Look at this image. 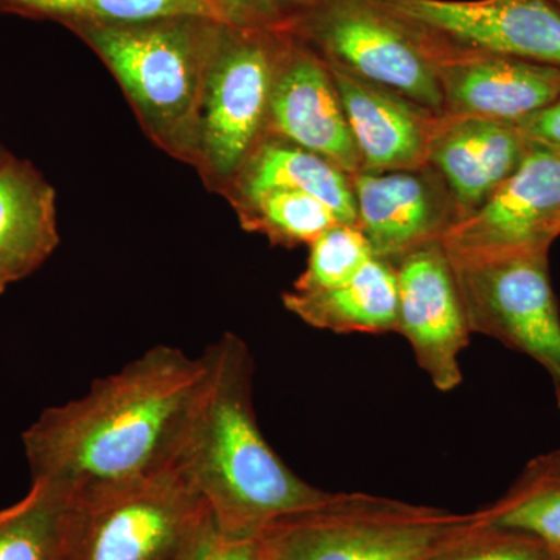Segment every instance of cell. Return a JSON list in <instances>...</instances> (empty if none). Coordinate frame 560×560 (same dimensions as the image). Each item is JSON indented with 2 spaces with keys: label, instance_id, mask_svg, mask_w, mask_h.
I'll return each instance as SVG.
<instances>
[{
  "label": "cell",
  "instance_id": "cell-1",
  "mask_svg": "<svg viewBox=\"0 0 560 560\" xmlns=\"http://www.w3.org/2000/svg\"><path fill=\"white\" fill-rule=\"evenodd\" d=\"M208 377L205 352L161 345L92 383L83 397L46 408L22 433L32 480L86 495L173 469Z\"/></svg>",
  "mask_w": 560,
  "mask_h": 560
},
{
  "label": "cell",
  "instance_id": "cell-2",
  "mask_svg": "<svg viewBox=\"0 0 560 560\" xmlns=\"http://www.w3.org/2000/svg\"><path fill=\"white\" fill-rule=\"evenodd\" d=\"M205 355L208 383L176 467L208 503L219 533L260 539L330 493L302 480L265 440L254 410L248 345L224 334Z\"/></svg>",
  "mask_w": 560,
  "mask_h": 560
},
{
  "label": "cell",
  "instance_id": "cell-3",
  "mask_svg": "<svg viewBox=\"0 0 560 560\" xmlns=\"http://www.w3.org/2000/svg\"><path fill=\"white\" fill-rule=\"evenodd\" d=\"M224 24L209 16H165L68 31L108 68L147 138L191 167L202 91Z\"/></svg>",
  "mask_w": 560,
  "mask_h": 560
},
{
  "label": "cell",
  "instance_id": "cell-4",
  "mask_svg": "<svg viewBox=\"0 0 560 560\" xmlns=\"http://www.w3.org/2000/svg\"><path fill=\"white\" fill-rule=\"evenodd\" d=\"M459 515L366 493H330L260 537L276 560H436L486 528Z\"/></svg>",
  "mask_w": 560,
  "mask_h": 560
},
{
  "label": "cell",
  "instance_id": "cell-5",
  "mask_svg": "<svg viewBox=\"0 0 560 560\" xmlns=\"http://www.w3.org/2000/svg\"><path fill=\"white\" fill-rule=\"evenodd\" d=\"M287 33L224 24L198 110L191 167L224 195L267 138L276 62Z\"/></svg>",
  "mask_w": 560,
  "mask_h": 560
},
{
  "label": "cell",
  "instance_id": "cell-6",
  "mask_svg": "<svg viewBox=\"0 0 560 560\" xmlns=\"http://www.w3.org/2000/svg\"><path fill=\"white\" fill-rule=\"evenodd\" d=\"M215 529L208 503L173 467L86 493L80 560H195Z\"/></svg>",
  "mask_w": 560,
  "mask_h": 560
},
{
  "label": "cell",
  "instance_id": "cell-7",
  "mask_svg": "<svg viewBox=\"0 0 560 560\" xmlns=\"http://www.w3.org/2000/svg\"><path fill=\"white\" fill-rule=\"evenodd\" d=\"M293 35L330 68L399 92L444 116L438 61L429 43L377 0H320Z\"/></svg>",
  "mask_w": 560,
  "mask_h": 560
},
{
  "label": "cell",
  "instance_id": "cell-8",
  "mask_svg": "<svg viewBox=\"0 0 560 560\" xmlns=\"http://www.w3.org/2000/svg\"><path fill=\"white\" fill-rule=\"evenodd\" d=\"M451 257L471 334L525 353L550 374L560 408V313L548 249Z\"/></svg>",
  "mask_w": 560,
  "mask_h": 560
},
{
  "label": "cell",
  "instance_id": "cell-9",
  "mask_svg": "<svg viewBox=\"0 0 560 560\" xmlns=\"http://www.w3.org/2000/svg\"><path fill=\"white\" fill-rule=\"evenodd\" d=\"M430 44L438 65L495 54L560 68V10L550 0H377Z\"/></svg>",
  "mask_w": 560,
  "mask_h": 560
},
{
  "label": "cell",
  "instance_id": "cell-10",
  "mask_svg": "<svg viewBox=\"0 0 560 560\" xmlns=\"http://www.w3.org/2000/svg\"><path fill=\"white\" fill-rule=\"evenodd\" d=\"M560 235V151L529 143L522 164L441 243L451 256L550 250Z\"/></svg>",
  "mask_w": 560,
  "mask_h": 560
},
{
  "label": "cell",
  "instance_id": "cell-11",
  "mask_svg": "<svg viewBox=\"0 0 560 560\" xmlns=\"http://www.w3.org/2000/svg\"><path fill=\"white\" fill-rule=\"evenodd\" d=\"M397 334L410 342L434 388L451 393L463 383L460 353L471 330L458 280L442 243L411 250L396 265Z\"/></svg>",
  "mask_w": 560,
  "mask_h": 560
},
{
  "label": "cell",
  "instance_id": "cell-12",
  "mask_svg": "<svg viewBox=\"0 0 560 560\" xmlns=\"http://www.w3.org/2000/svg\"><path fill=\"white\" fill-rule=\"evenodd\" d=\"M267 136L319 154L350 176L361 172L329 65L293 33H287L276 62Z\"/></svg>",
  "mask_w": 560,
  "mask_h": 560
},
{
  "label": "cell",
  "instance_id": "cell-13",
  "mask_svg": "<svg viewBox=\"0 0 560 560\" xmlns=\"http://www.w3.org/2000/svg\"><path fill=\"white\" fill-rule=\"evenodd\" d=\"M357 226L377 259L396 265L411 250L441 241L460 210L431 165L411 171L359 172L350 176Z\"/></svg>",
  "mask_w": 560,
  "mask_h": 560
},
{
  "label": "cell",
  "instance_id": "cell-14",
  "mask_svg": "<svg viewBox=\"0 0 560 560\" xmlns=\"http://www.w3.org/2000/svg\"><path fill=\"white\" fill-rule=\"evenodd\" d=\"M438 75L447 116L515 124L560 98V68L504 55H453Z\"/></svg>",
  "mask_w": 560,
  "mask_h": 560
},
{
  "label": "cell",
  "instance_id": "cell-15",
  "mask_svg": "<svg viewBox=\"0 0 560 560\" xmlns=\"http://www.w3.org/2000/svg\"><path fill=\"white\" fill-rule=\"evenodd\" d=\"M330 70L359 149L361 172L411 171L429 165L441 114L388 88L340 69Z\"/></svg>",
  "mask_w": 560,
  "mask_h": 560
},
{
  "label": "cell",
  "instance_id": "cell-16",
  "mask_svg": "<svg viewBox=\"0 0 560 560\" xmlns=\"http://www.w3.org/2000/svg\"><path fill=\"white\" fill-rule=\"evenodd\" d=\"M528 147L511 121L445 114L431 140L429 165L447 183L463 217L514 175Z\"/></svg>",
  "mask_w": 560,
  "mask_h": 560
},
{
  "label": "cell",
  "instance_id": "cell-17",
  "mask_svg": "<svg viewBox=\"0 0 560 560\" xmlns=\"http://www.w3.org/2000/svg\"><path fill=\"white\" fill-rule=\"evenodd\" d=\"M57 191L33 162H0V296L38 271L60 245Z\"/></svg>",
  "mask_w": 560,
  "mask_h": 560
},
{
  "label": "cell",
  "instance_id": "cell-18",
  "mask_svg": "<svg viewBox=\"0 0 560 560\" xmlns=\"http://www.w3.org/2000/svg\"><path fill=\"white\" fill-rule=\"evenodd\" d=\"M84 495L36 478L24 499L0 510V560H80Z\"/></svg>",
  "mask_w": 560,
  "mask_h": 560
},
{
  "label": "cell",
  "instance_id": "cell-19",
  "mask_svg": "<svg viewBox=\"0 0 560 560\" xmlns=\"http://www.w3.org/2000/svg\"><path fill=\"white\" fill-rule=\"evenodd\" d=\"M271 189L304 191L329 206L341 223L357 224L355 195L348 173L289 140L267 136L223 197L232 202Z\"/></svg>",
  "mask_w": 560,
  "mask_h": 560
},
{
  "label": "cell",
  "instance_id": "cell-20",
  "mask_svg": "<svg viewBox=\"0 0 560 560\" xmlns=\"http://www.w3.org/2000/svg\"><path fill=\"white\" fill-rule=\"evenodd\" d=\"M287 311L308 326L337 334L397 330V276L389 261L372 257L352 279L316 293H283Z\"/></svg>",
  "mask_w": 560,
  "mask_h": 560
},
{
  "label": "cell",
  "instance_id": "cell-21",
  "mask_svg": "<svg viewBox=\"0 0 560 560\" xmlns=\"http://www.w3.org/2000/svg\"><path fill=\"white\" fill-rule=\"evenodd\" d=\"M0 13L54 21L66 28L165 16H209L223 21L215 0H0Z\"/></svg>",
  "mask_w": 560,
  "mask_h": 560
},
{
  "label": "cell",
  "instance_id": "cell-22",
  "mask_svg": "<svg viewBox=\"0 0 560 560\" xmlns=\"http://www.w3.org/2000/svg\"><path fill=\"white\" fill-rule=\"evenodd\" d=\"M242 228L265 235L271 245H311L334 224L341 223L329 206L300 190L271 189L231 202Z\"/></svg>",
  "mask_w": 560,
  "mask_h": 560
},
{
  "label": "cell",
  "instance_id": "cell-23",
  "mask_svg": "<svg viewBox=\"0 0 560 560\" xmlns=\"http://www.w3.org/2000/svg\"><path fill=\"white\" fill-rule=\"evenodd\" d=\"M482 512L490 528L525 534L551 550L560 548V480L525 474L506 499Z\"/></svg>",
  "mask_w": 560,
  "mask_h": 560
},
{
  "label": "cell",
  "instance_id": "cell-24",
  "mask_svg": "<svg viewBox=\"0 0 560 560\" xmlns=\"http://www.w3.org/2000/svg\"><path fill=\"white\" fill-rule=\"evenodd\" d=\"M308 246L307 267L291 289L296 293H316L341 285L374 257L370 242L357 224H334Z\"/></svg>",
  "mask_w": 560,
  "mask_h": 560
},
{
  "label": "cell",
  "instance_id": "cell-25",
  "mask_svg": "<svg viewBox=\"0 0 560 560\" xmlns=\"http://www.w3.org/2000/svg\"><path fill=\"white\" fill-rule=\"evenodd\" d=\"M226 24L276 33H294L320 0H215Z\"/></svg>",
  "mask_w": 560,
  "mask_h": 560
},
{
  "label": "cell",
  "instance_id": "cell-26",
  "mask_svg": "<svg viewBox=\"0 0 560 560\" xmlns=\"http://www.w3.org/2000/svg\"><path fill=\"white\" fill-rule=\"evenodd\" d=\"M436 560H556L555 551L541 541L486 526Z\"/></svg>",
  "mask_w": 560,
  "mask_h": 560
},
{
  "label": "cell",
  "instance_id": "cell-27",
  "mask_svg": "<svg viewBox=\"0 0 560 560\" xmlns=\"http://www.w3.org/2000/svg\"><path fill=\"white\" fill-rule=\"evenodd\" d=\"M515 125L529 143L560 151V98Z\"/></svg>",
  "mask_w": 560,
  "mask_h": 560
},
{
  "label": "cell",
  "instance_id": "cell-28",
  "mask_svg": "<svg viewBox=\"0 0 560 560\" xmlns=\"http://www.w3.org/2000/svg\"><path fill=\"white\" fill-rule=\"evenodd\" d=\"M260 539H235L215 529L195 560H260Z\"/></svg>",
  "mask_w": 560,
  "mask_h": 560
},
{
  "label": "cell",
  "instance_id": "cell-29",
  "mask_svg": "<svg viewBox=\"0 0 560 560\" xmlns=\"http://www.w3.org/2000/svg\"><path fill=\"white\" fill-rule=\"evenodd\" d=\"M525 474L529 477L560 480V451L534 460Z\"/></svg>",
  "mask_w": 560,
  "mask_h": 560
},
{
  "label": "cell",
  "instance_id": "cell-30",
  "mask_svg": "<svg viewBox=\"0 0 560 560\" xmlns=\"http://www.w3.org/2000/svg\"><path fill=\"white\" fill-rule=\"evenodd\" d=\"M11 154H13V153H10V151L7 150L5 147L2 145V143H0V162L9 160Z\"/></svg>",
  "mask_w": 560,
  "mask_h": 560
},
{
  "label": "cell",
  "instance_id": "cell-31",
  "mask_svg": "<svg viewBox=\"0 0 560 560\" xmlns=\"http://www.w3.org/2000/svg\"><path fill=\"white\" fill-rule=\"evenodd\" d=\"M260 545H261V541H260ZM260 560H276L275 558H272V556L270 555V552H268L267 550H265L264 545H261V555H260Z\"/></svg>",
  "mask_w": 560,
  "mask_h": 560
},
{
  "label": "cell",
  "instance_id": "cell-32",
  "mask_svg": "<svg viewBox=\"0 0 560 560\" xmlns=\"http://www.w3.org/2000/svg\"><path fill=\"white\" fill-rule=\"evenodd\" d=\"M550 2L552 3V5L558 7V9L560 10V0H550Z\"/></svg>",
  "mask_w": 560,
  "mask_h": 560
},
{
  "label": "cell",
  "instance_id": "cell-33",
  "mask_svg": "<svg viewBox=\"0 0 560 560\" xmlns=\"http://www.w3.org/2000/svg\"><path fill=\"white\" fill-rule=\"evenodd\" d=\"M555 551L556 560H560V548L559 550H552Z\"/></svg>",
  "mask_w": 560,
  "mask_h": 560
}]
</instances>
